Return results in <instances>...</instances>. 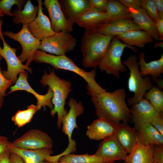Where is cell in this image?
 <instances>
[{
	"instance_id": "6da1fadb",
	"label": "cell",
	"mask_w": 163,
	"mask_h": 163,
	"mask_svg": "<svg viewBox=\"0 0 163 163\" xmlns=\"http://www.w3.org/2000/svg\"><path fill=\"white\" fill-rule=\"evenodd\" d=\"M91 96L97 118H104L117 125L122 122L128 123L131 119L123 88L110 92L106 91Z\"/></svg>"
},
{
	"instance_id": "7a4b0ae2",
	"label": "cell",
	"mask_w": 163,
	"mask_h": 163,
	"mask_svg": "<svg viewBox=\"0 0 163 163\" xmlns=\"http://www.w3.org/2000/svg\"><path fill=\"white\" fill-rule=\"evenodd\" d=\"M33 61L37 63L50 64L55 70H65L78 75L87 82V94L90 95L106 91V89L101 87L95 79L96 68L89 72L85 71L77 66L71 59L66 55L56 56L37 50L34 55Z\"/></svg>"
},
{
	"instance_id": "3957f363",
	"label": "cell",
	"mask_w": 163,
	"mask_h": 163,
	"mask_svg": "<svg viewBox=\"0 0 163 163\" xmlns=\"http://www.w3.org/2000/svg\"><path fill=\"white\" fill-rule=\"evenodd\" d=\"M114 37L85 29L81 39L83 66L91 68L98 66L106 55Z\"/></svg>"
},
{
	"instance_id": "277c9868",
	"label": "cell",
	"mask_w": 163,
	"mask_h": 163,
	"mask_svg": "<svg viewBox=\"0 0 163 163\" xmlns=\"http://www.w3.org/2000/svg\"><path fill=\"white\" fill-rule=\"evenodd\" d=\"M49 68V73L46 71L40 80L43 87L48 86L52 90L53 97L51 102L53 108L50 111L52 116L57 113L58 116L57 127L60 129L62 119L68 111L65 109L66 101L69 93L72 91V83L69 81L61 79L57 76L53 69Z\"/></svg>"
},
{
	"instance_id": "5b68a950",
	"label": "cell",
	"mask_w": 163,
	"mask_h": 163,
	"mask_svg": "<svg viewBox=\"0 0 163 163\" xmlns=\"http://www.w3.org/2000/svg\"><path fill=\"white\" fill-rule=\"evenodd\" d=\"M122 62L129 70V75L128 80V88L131 92L134 93L133 97L127 99L128 105L131 106L142 100L147 91L150 90L153 85L150 78L147 75L142 78L140 75L139 69L136 56L130 55Z\"/></svg>"
},
{
	"instance_id": "8992f818",
	"label": "cell",
	"mask_w": 163,
	"mask_h": 163,
	"mask_svg": "<svg viewBox=\"0 0 163 163\" xmlns=\"http://www.w3.org/2000/svg\"><path fill=\"white\" fill-rule=\"evenodd\" d=\"M126 47L136 53L138 51L136 48L123 43L114 37L106 55L98 66L99 69L108 74L113 75L117 78H119L120 72H123L126 71V67L121 61V57Z\"/></svg>"
},
{
	"instance_id": "52a82bcc",
	"label": "cell",
	"mask_w": 163,
	"mask_h": 163,
	"mask_svg": "<svg viewBox=\"0 0 163 163\" xmlns=\"http://www.w3.org/2000/svg\"><path fill=\"white\" fill-rule=\"evenodd\" d=\"M68 105L70 109L62 119V131L68 137V145L61 153L51 156L50 159L53 162L57 161L60 158L75 152L77 150L76 144L75 140L72 139V135L74 129L78 128L77 118L84 112V107L82 102H77L72 97L69 99Z\"/></svg>"
},
{
	"instance_id": "ba28073f",
	"label": "cell",
	"mask_w": 163,
	"mask_h": 163,
	"mask_svg": "<svg viewBox=\"0 0 163 163\" xmlns=\"http://www.w3.org/2000/svg\"><path fill=\"white\" fill-rule=\"evenodd\" d=\"M77 43L76 39L70 33L61 31L41 41L39 49L56 56L66 55L75 48Z\"/></svg>"
},
{
	"instance_id": "9c48e42d",
	"label": "cell",
	"mask_w": 163,
	"mask_h": 163,
	"mask_svg": "<svg viewBox=\"0 0 163 163\" xmlns=\"http://www.w3.org/2000/svg\"><path fill=\"white\" fill-rule=\"evenodd\" d=\"M2 34L20 44L22 51L18 57L22 63L26 61V64L29 66L33 61L34 53L39 49L41 41L31 34L27 24L23 25L21 29L17 33L9 31Z\"/></svg>"
},
{
	"instance_id": "30bf717a",
	"label": "cell",
	"mask_w": 163,
	"mask_h": 163,
	"mask_svg": "<svg viewBox=\"0 0 163 163\" xmlns=\"http://www.w3.org/2000/svg\"><path fill=\"white\" fill-rule=\"evenodd\" d=\"M1 39L3 43V48L0 54L5 60L7 66L6 71L2 70L4 76L8 79L11 81L12 84H15L18 79V75L26 70L30 73L32 72V69L26 64L24 65L16 54V49L8 45L5 40L2 33Z\"/></svg>"
},
{
	"instance_id": "8fae6325",
	"label": "cell",
	"mask_w": 163,
	"mask_h": 163,
	"mask_svg": "<svg viewBox=\"0 0 163 163\" xmlns=\"http://www.w3.org/2000/svg\"><path fill=\"white\" fill-rule=\"evenodd\" d=\"M10 144L14 147L29 150L52 148L53 146V140L48 134L37 129L28 131Z\"/></svg>"
},
{
	"instance_id": "7c38bea8",
	"label": "cell",
	"mask_w": 163,
	"mask_h": 163,
	"mask_svg": "<svg viewBox=\"0 0 163 163\" xmlns=\"http://www.w3.org/2000/svg\"><path fill=\"white\" fill-rule=\"evenodd\" d=\"M47 10L52 29L55 33L61 31L69 33L73 31V25L66 18L58 0H45L43 2Z\"/></svg>"
},
{
	"instance_id": "4fadbf2b",
	"label": "cell",
	"mask_w": 163,
	"mask_h": 163,
	"mask_svg": "<svg viewBox=\"0 0 163 163\" xmlns=\"http://www.w3.org/2000/svg\"><path fill=\"white\" fill-rule=\"evenodd\" d=\"M134 128L137 130L151 122L156 117L163 116L158 112L146 99L143 98L138 103L132 105L130 109Z\"/></svg>"
},
{
	"instance_id": "5bb4252c",
	"label": "cell",
	"mask_w": 163,
	"mask_h": 163,
	"mask_svg": "<svg viewBox=\"0 0 163 163\" xmlns=\"http://www.w3.org/2000/svg\"><path fill=\"white\" fill-rule=\"evenodd\" d=\"M95 154L109 162L124 161L127 155L118 142L115 134L103 140Z\"/></svg>"
},
{
	"instance_id": "9a60e30c",
	"label": "cell",
	"mask_w": 163,
	"mask_h": 163,
	"mask_svg": "<svg viewBox=\"0 0 163 163\" xmlns=\"http://www.w3.org/2000/svg\"><path fill=\"white\" fill-rule=\"evenodd\" d=\"M28 73L26 71L21 72L19 77L14 85L10 88V91L8 94L19 90H24L33 94L36 98L37 105L39 107H43L44 110L47 106L50 110L53 108V105L51 102V99L53 97V93L52 89L48 87L47 93L42 95L36 92L30 85L27 81Z\"/></svg>"
},
{
	"instance_id": "2e32d148",
	"label": "cell",
	"mask_w": 163,
	"mask_h": 163,
	"mask_svg": "<svg viewBox=\"0 0 163 163\" xmlns=\"http://www.w3.org/2000/svg\"><path fill=\"white\" fill-rule=\"evenodd\" d=\"M39 7L37 15L34 20L27 25L28 29L31 34L40 41L53 35L55 33L53 30L50 21L43 11V2L37 0Z\"/></svg>"
},
{
	"instance_id": "e0dca14e",
	"label": "cell",
	"mask_w": 163,
	"mask_h": 163,
	"mask_svg": "<svg viewBox=\"0 0 163 163\" xmlns=\"http://www.w3.org/2000/svg\"><path fill=\"white\" fill-rule=\"evenodd\" d=\"M139 30H142L133 19H119L102 24L90 30L116 37L127 31Z\"/></svg>"
},
{
	"instance_id": "ac0fdd59",
	"label": "cell",
	"mask_w": 163,
	"mask_h": 163,
	"mask_svg": "<svg viewBox=\"0 0 163 163\" xmlns=\"http://www.w3.org/2000/svg\"><path fill=\"white\" fill-rule=\"evenodd\" d=\"M154 146V144H145L138 132L134 145L124 161L126 163H153Z\"/></svg>"
},
{
	"instance_id": "d6986e66",
	"label": "cell",
	"mask_w": 163,
	"mask_h": 163,
	"mask_svg": "<svg viewBox=\"0 0 163 163\" xmlns=\"http://www.w3.org/2000/svg\"><path fill=\"white\" fill-rule=\"evenodd\" d=\"M111 21V17L108 13L90 7L78 18L75 24L85 29L91 30L101 24Z\"/></svg>"
},
{
	"instance_id": "ffe728a7",
	"label": "cell",
	"mask_w": 163,
	"mask_h": 163,
	"mask_svg": "<svg viewBox=\"0 0 163 163\" xmlns=\"http://www.w3.org/2000/svg\"><path fill=\"white\" fill-rule=\"evenodd\" d=\"M117 125L104 118H97L88 126L86 135L91 139L103 140L115 134Z\"/></svg>"
},
{
	"instance_id": "44dd1931",
	"label": "cell",
	"mask_w": 163,
	"mask_h": 163,
	"mask_svg": "<svg viewBox=\"0 0 163 163\" xmlns=\"http://www.w3.org/2000/svg\"><path fill=\"white\" fill-rule=\"evenodd\" d=\"M9 142L8 149L11 153L19 155L24 163H42L53 152L52 148H44L35 150L22 149L11 145Z\"/></svg>"
},
{
	"instance_id": "7402d4cb",
	"label": "cell",
	"mask_w": 163,
	"mask_h": 163,
	"mask_svg": "<svg viewBox=\"0 0 163 163\" xmlns=\"http://www.w3.org/2000/svg\"><path fill=\"white\" fill-rule=\"evenodd\" d=\"M66 19L74 25L77 19L90 7L88 0H59Z\"/></svg>"
},
{
	"instance_id": "603a6c76",
	"label": "cell",
	"mask_w": 163,
	"mask_h": 163,
	"mask_svg": "<svg viewBox=\"0 0 163 163\" xmlns=\"http://www.w3.org/2000/svg\"><path fill=\"white\" fill-rule=\"evenodd\" d=\"M138 132L134 127L126 122H121L117 125L115 136L121 146L127 154L132 150L136 140Z\"/></svg>"
},
{
	"instance_id": "cb8c5ba5",
	"label": "cell",
	"mask_w": 163,
	"mask_h": 163,
	"mask_svg": "<svg viewBox=\"0 0 163 163\" xmlns=\"http://www.w3.org/2000/svg\"><path fill=\"white\" fill-rule=\"evenodd\" d=\"M133 21L143 30L150 34L153 39L160 40L159 35L154 22L141 8H128Z\"/></svg>"
},
{
	"instance_id": "d4e9b609",
	"label": "cell",
	"mask_w": 163,
	"mask_h": 163,
	"mask_svg": "<svg viewBox=\"0 0 163 163\" xmlns=\"http://www.w3.org/2000/svg\"><path fill=\"white\" fill-rule=\"evenodd\" d=\"M116 37L129 46L144 47L146 44L153 42L152 36L143 30H134L119 34Z\"/></svg>"
},
{
	"instance_id": "484cf974",
	"label": "cell",
	"mask_w": 163,
	"mask_h": 163,
	"mask_svg": "<svg viewBox=\"0 0 163 163\" xmlns=\"http://www.w3.org/2000/svg\"><path fill=\"white\" fill-rule=\"evenodd\" d=\"M145 55L144 52H141L139 54L138 64L140 75L142 77L149 75L154 80L163 73V54L159 59L147 63L145 60Z\"/></svg>"
},
{
	"instance_id": "4316f807",
	"label": "cell",
	"mask_w": 163,
	"mask_h": 163,
	"mask_svg": "<svg viewBox=\"0 0 163 163\" xmlns=\"http://www.w3.org/2000/svg\"><path fill=\"white\" fill-rule=\"evenodd\" d=\"M38 10V5L35 6L30 0H28L22 10L20 11L16 8L12 11L14 16L13 22L16 24H21L22 25H27L36 18Z\"/></svg>"
},
{
	"instance_id": "83f0119b",
	"label": "cell",
	"mask_w": 163,
	"mask_h": 163,
	"mask_svg": "<svg viewBox=\"0 0 163 163\" xmlns=\"http://www.w3.org/2000/svg\"><path fill=\"white\" fill-rule=\"evenodd\" d=\"M137 131L145 144L163 145V136L150 123L144 125Z\"/></svg>"
},
{
	"instance_id": "f1b7e54d",
	"label": "cell",
	"mask_w": 163,
	"mask_h": 163,
	"mask_svg": "<svg viewBox=\"0 0 163 163\" xmlns=\"http://www.w3.org/2000/svg\"><path fill=\"white\" fill-rule=\"evenodd\" d=\"M106 12L111 16L112 21L119 19H132L128 9L118 0H108Z\"/></svg>"
},
{
	"instance_id": "f546056e",
	"label": "cell",
	"mask_w": 163,
	"mask_h": 163,
	"mask_svg": "<svg viewBox=\"0 0 163 163\" xmlns=\"http://www.w3.org/2000/svg\"><path fill=\"white\" fill-rule=\"evenodd\" d=\"M58 161L62 163H108V161L95 154L75 155L70 154L60 158Z\"/></svg>"
},
{
	"instance_id": "4dcf8cb0",
	"label": "cell",
	"mask_w": 163,
	"mask_h": 163,
	"mask_svg": "<svg viewBox=\"0 0 163 163\" xmlns=\"http://www.w3.org/2000/svg\"><path fill=\"white\" fill-rule=\"evenodd\" d=\"M41 108L37 105L31 104L26 110L18 111L12 117V120L18 127H22L30 122L34 114Z\"/></svg>"
},
{
	"instance_id": "1f68e13d",
	"label": "cell",
	"mask_w": 163,
	"mask_h": 163,
	"mask_svg": "<svg viewBox=\"0 0 163 163\" xmlns=\"http://www.w3.org/2000/svg\"><path fill=\"white\" fill-rule=\"evenodd\" d=\"M143 97L149 101L158 112L163 114V92L161 90L153 85Z\"/></svg>"
},
{
	"instance_id": "d6a6232c",
	"label": "cell",
	"mask_w": 163,
	"mask_h": 163,
	"mask_svg": "<svg viewBox=\"0 0 163 163\" xmlns=\"http://www.w3.org/2000/svg\"><path fill=\"white\" fill-rule=\"evenodd\" d=\"M26 0H0V11L7 16L14 17L11 13V8L16 5L20 11L23 9L27 2Z\"/></svg>"
},
{
	"instance_id": "836d02e7",
	"label": "cell",
	"mask_w": 163,
	"mask_h": 163,
	"mask_svg": "<svg viewBox=\"0 0 163 163\" xmlns=\"http://www.w3.org/2000/svg\"><path fill=\"white\" fill-rule=\"evenodd\" d=\"M141 8L144 9L149 16L155 22L158 18L154 0H141Z\"/></svg>"
},
{
	"instance_id": "e575fe53",
	"label": "cell",
	"mask_w": 163,
	"mask_h": 163,
	"mask_svg": "<svg viewBox=\"0 0 163 163\" xmlns=\"http://www.w3.org/2000/svg\"><path fill=\"white\" fill-rule=\"evenodd\" d=\"M12 85L11 81L7 79L3 75L1 70L0 62V93L4 97L7 89Z\"/></svg>"
},
{
	"instance_id": "d590c367",
	"label": "cell",
	"mask_w": 163,
	"mask_h": 163,
	"mask_svg": "<svg viewBox=\"0 0 163 163\" xmlns=\"http://www.w3.org/2000/svg\"><path fill=\"white\" fill-rule=\"evenodd\" d=\"M153 163H163V145H154Z\"/></svg>"
},
{
	"instance_id": "8d00e7d4",
	"label": "cell",
	"mask_w": 163,
	"mask_h": 163,
	"mask_svg": "<svg viewBox=\"0 0 163 163\" xmlns=\"http://www.w3.org/2000/svg\"><path fill=\"white\" fill-rule=\"evenodd\" d=\"M108 0H88L90 7L106 12Z\"/></svg>"
},
{
	"instance_id": "74e56055",
	"label": "cell",
	"mask_w": 163,
	"mask_h": 163,
	"mask_svg": "<svg viewBox=\"0 0 163 163\" xmlns=\"http://www.w3.org/2000/svg\"><path fill=\"white\" fill-rule=\"evenodd\" d=\"M163 136V116H159L154 118L150 123Z\"/></svg>"
},
{
	"instance_id": "f35d334b",
	"label": "cell",
	"mask_w": 163,
	"mask_h": 163,
	"mask_svg": "<svg viewBox=\"0 0 163 163\" xmlns=\"http://www.w3.org/2000/svg\"><path fill=\"white\" fill-rule=\"evenodd\" d=\"M120 2L128 8L137 9L141 8V0H119Z\"/></svg>"
},
{
	"instance_id": "ab89813d",
	"label": "cell",
	"mask_w": 163,
	"mask_h": 163,
	"mask_svg": "<svg viewBox=\"0 0 163 163\" xmlns=\"http://www.w3.org/2000/svg\"><path fill=\"white\" fill-rule=\"evenodd\" d=\"M155 22L160 40L162 41L163 40V17H158Z\"/></svg>"
},
{
	"instance_id": "60d3db41",
	"label": "cell",
	"mask_w": 163,
	"mask_h": 163,
	"mask_svg": "<svg viewBox=\"0 0 163 163\" xmlns=\"http://www.w3.org/2000/svg\"><path fill=\"white\" fill-rule=\"evenodd\" d=\"M9 142L6 137L0 135V155L7 150Z\"/></svg>"
},
{
	"instance_id": "b9f144b4",
	"label": "cell",
	"mask_w": 163,
	"mask_h": 163,
	"mask_svg": "<svg viewBox=\"0 0 163 163\" xmlns=\"http://www.w3.org/2000/svg\"><path fill=\"white\" fill-rule=\"evenodd\" d=\"M11 152L8 149L0 155V163H11Z\"/></svg>"
},
{
	"instance_id": "7bdbcfd3",
	"label": "cell",
	"mask_w": 163,
	"mask_h": 163,
	"mask_svg": "<svg viewBox=\"0 0 163 163\" xmlns=\"http://www.w3.org/2000/svg\"><path fill=\"white\" fill-rule=\"evenodd\" d=\"M158 17H163V0H154Z\"/></svg>"
},
{
	"instance_id": "ee69618b",
	"label": "cell",
	"mask_w": 163,
	"mask_h": 163,
	"mask_svg": "<svg viewBox=\"0 0 163 163\" xmlns=\"http://www.w3.org/2000/svg\"><path fill=\"white\" fill-rule=\"evenodd\" d=\"M10 158L11 163H24L21 157L14 153H11Z\"/></svg>"
},
{
	"instance_id": "f6af8a7d",
	"label": "cell",
	"mask_w": 163,
	"mask_h": 163,
	"mask_svg": "<svg viewBox=\"0 0 163 163\" xmlns=\"http://www.w3.org/2000/svg\"><path fill=\"white\" fill-rule=\"evenodd\" d=\"M4 14L2 12L0 11V18L1 17H3L4 16ZM2 18L1 19H0V39H1V35L2 34ZM2 48H1V47L0 46V60L3 59V58L0 54V53L2 50Z\"/></svg>"
},
{
	"instance_id": "bcb514c9",
	"label": "cell",
	"mask_w": 163,
	"mask_h": 163,
	"mask_svg": "<svg viewBox=\"0 0 163 163\" xmlns=\"http://www.w3.org/2000/svg\"><path fill=\"white\" fill-rule=\"evenodd\" d=\"M4 97L0 93V108L2 106L4 101Z\"/></svg>"
},
{
	"instance_id": "7dc6e473",
	"label": "cell",
	"mask_w": 163,
	"mask_h": 163,
	"mask_svg": "<svg viewBox=\"0 0 163 163\" xmlns=\"http://www.w3.org/2000/svg\"><path fill=\"white\" fill-rule=\"evenodd\" d=\"M158 46H161L163 47V41L155 43L154 44V48H155Z\"/></svg>"
},
{
	"instance_id": "c3c4849f",
	"label": "cell",
	"mask_w": 163,
	"mask_h": 163,
	"mask_svg": "<svg viewBox=\"0 0 163 163\" xmlns=\"http://www.w3.org/2000/svg\"><path fill=\"white\" fill-rule=\"evenodd\" d=\"M42 163H62L58 161L56 162H51L48 161H45L43 162Z\"/></svg>"
},
{
	"instance_id": "681fc988",
	"label": "cell",
	"mask_w": 163,
	"mask_h": 163,
	"mask_svg": "<svg viewBox=\"0 0 163 163\" xmlns=\"http://www.w3.org/2000/svg\"><path fill=\"white\" fill-rule=\"evenodd\" d=\"M108 163H126L125 162V161H124L123 162H115V161L110 162Z\"/></svg>"
}]
</instances>
